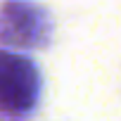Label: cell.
Masks as SVG:
<instances>
[{"label": "cell", "instance_id": "6da1fadb", "mask_svg": "<svg viewBox=\"0 0 121 121\" xmlns=\"http://www.w3.org/2000/svg\"><path fill=\"white\" fill-rule=\"evenodd\" d=\"M40 95L38 69L26 57L0 50V112L26 114Z\"/></svg>", "mask_w": 121, "mask_h": 121}, {"label": "cell", "instance_id": "7a4b0ae2", "mask_svg": "<svg viewBox=\"0 0 121 121\" xmlns=\"http://www.w3.org/2000/svg\"><path fill=\"white\" fill-rule=\"evenodd\" d=\"M52 36L45 10L26 0H7L0 10V43L10 48H43Z\"/></svg>", "mask_w": 121, "mask_h": 121}]
</instances>
